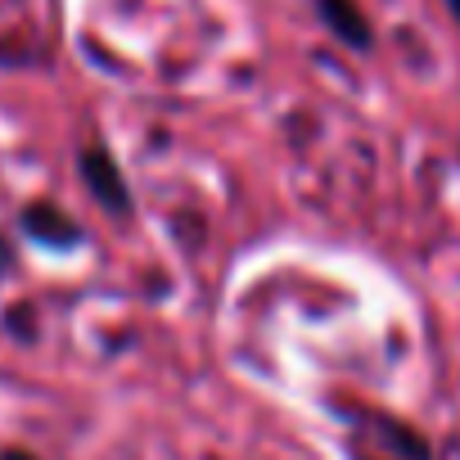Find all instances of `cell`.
<instances>
[{
    "mask_svg": "<svg viewBox=\"0 0 460 460\" xmlns=\"http://www.w3.org/2000/svg\"><path fill=\"white\" fill-rule=\"evenodd\" d=\"M82 181L91 185V194H95L109 212H127V208H131V190H127V181H122L113 154L86 149V154H82Z\"/></svg>",
    "mask_w": 460,
    "mask_h": 460,
    "instance_id": "6da1fadb",
    "label": "cell"
},
{
    "mask_svg": "<svg viewBox=\"0 0 460 460\" xmlns=\"http://www.w3.org/2000/svg\"><path fill=\"white\" fill-rule=\"evenodd\" d=\"M23 230L32 240H41V244H55V249H73L77 240H82V230H77V221H68L55 203H32L28 212H23Z\"/></svg>",
    "mask_w": 460,
    "mask_h": 460,
    "instance_id": "7a4b0ae2",
    "label": "cell"
},
{
    "mask_svg": "<svg viewBox=\"0 0 460 460\" xmlns=\"http://www.w3.org/2000/svg\"><path fill=\"white\" fill-rule=\"evenodd\" d=\"M321 19L330 23V32L339 41H348L357 50L370 46V23H366V14L352 5V0H321Z\"/></svg>",
    "mask_w": 460,
    "mask_h": 460,
    "instance_id": "3957f363",
    "label": "cell"
},
{
    "mask_svg": "<svg viewBox=\"0 0 460 460\" xmlns=\"http://www.w3.org/2000/svg\"><path fill=\"white\" fill-rule=\"evenodd\" d=\"M10 262H14V249L5 244V235H0V276H5V271H10Z\"/></svg>",
    "mask_w": 460,
    "mask_h": 460,
    "instance_id": "277c9868",
    "label": "cell"
},
{
    "mask_svg": "<svg viewBox=\"0 0 460 460\" xmlns=\"http://www.w3.org/2000/svg\"><path fill=\"white\" fill-rule=\"evenodd\" d=\"M0 460H37V456H32V451H5Z\"/></svg>",
    "mask_w": 460,
    "mask_h": 460,
    "instance_id": "5b68a950",
    "label": "cell"
},
{
    "mask_svg": "<svg viewBox=\"0 0 460 460\" xmlns=\"http://www.w3.org/2000/svg\"><path fill=\"white\" fill-rule=\"evenodd\" d=\"M447 5H451V14H456V23H460V0H447Z\"/></svg>",
    "mask_w": 460,
    "mask_h": 460,
    "instance_id": "8992f818",
    "label": "cell"
},
{
    "mask_svg": "<svg viewBox=\"0 0 460 460\" xmlns=\"http://www.w3.org/2000/svg\"><path fill=\"white\" fill-rule=\"evenodd\" d=\"M357 460H379V456H366V451H361V456H357Z\"/></svg>",
    "mask_w": 460,
    "mask_h": 460,
    "instance_id": "52a82bcc",
    "label": "cell"
}]
</instances>
